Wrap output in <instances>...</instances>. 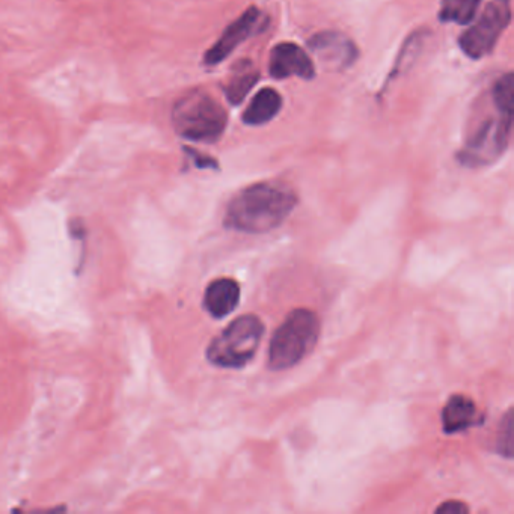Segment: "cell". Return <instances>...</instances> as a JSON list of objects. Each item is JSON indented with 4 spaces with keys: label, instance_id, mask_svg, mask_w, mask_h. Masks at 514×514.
<instances>
[{
    "label": "cell",
    "instance_id": "cell-2",
    "mask_svg": "<svg viewBox=\"0 0 514 514\" xmlns=\"http://www.w3.org/2000/svg\"><path fill=\"white\" fill-rule=\"evenodd\" d=\"M228 115L216 98L201 89L187 92L172 109V126L181 138L198 144L218 142L225 133Z\"/></svg>",
    "mask_w": 514,
    "mask_h": 514
},
{
    "label": "cell",
    "instance_id": "cell-13",
    "mask_svg": "<svg viewBox=\"0 0 514 514\" xmlns=\"http://www.w3.org/2000/svg\"><path fill=\"white\" fill-rule=\"evenodd\" d=\"M426 38V31H417L407 37L403 47H401L400 53H398L397 59H395L394 68H392L391 73H389L385 85H388L391 80L403 76L404 73H407V70H410V67L415 64L418 56H420L424 43H426Z\"/></svg>",
    "mask_w": 514,
    "mask_h": 514
},
{
    "label": "cell",
    "instance_id": "cell-1",
    "mask_svg": "<svg viewBox=\"0 0 514 514\" xmlns=\"http://www.w3.org/2000/svg\"><path fill=\"white\" fill-rule=\"evenodd\" d=\"M296 205V193L285 184H252L231 199L224 224L240 233H269L284 224Z\"/></svg>",
    "mask_w": 514,
    "mask_h": 514
},
{
    "label": "cell",
    "instance_id": "cell-4",
    "mask_svg": "<svg viewBox=\"0 0 514 514\" xmlns=\"http://www.w3.org/2000/svg\"><path fill=\"white\" fill-rule=\"evenodd\" d=\"M264 323L254 314L231 322L207 349V359L219 368H243L252 361L263 340Z\"/></svg>",
    "mask_w": 514,
    "mask_h": 514
},
{
    "label": "cell",
    "instance_id": "cell-14",
    "mask_svg": "<svg viewBox=\"0 0 514 514\" xmlns=\"http://www.w3.org/2000/svg\"><path fill=\"white\" fill-rule=\"evenodd\" d=\"M257 82V71L252 68L248 61H243V64H240L237 68L236 73L231 76L228 85L225 86V95H227L231 105H240Z\"/></svg>",
    "mask_w": 514,
    "mask_h": 514
},
{
    "label": "cell",
    "instance_id": "cell-6",
    "mask_svg": "<svg viewBox=\"0 0 514 514\" xmlns=\"http://www.w3.org/2000/svg\"><path fill=\"white\" fill-rule=\"evenodd\" d=\"M510 23V0H492L477 23L460 35V49L471 59L486 58L493 52L502 32Z\"/></svg>",
    "mask_w": 514,
    "mask_h": 514
},
{
    "label": "cell",
    "instance_id": "cell-17",
    "mask_svg": "<svg viewBox=\"0 0 514 514\" xmlns=\"http://www.w3.org/2000/svg\"><path fill=\"white\" fill-rule=\"evenodd\" d=\"M186 153L192 157L196 168H218V163H216V160L212 159V157L204 156V154L199 153V151L190 150V148H186Z\"/></svg>",
    "mask_w": 514,
    "mask_h": 514
},
{
    "label": "cell",
    "instance_id": "cell-18",
    "mask_svg": "<svg viewBox=\"0 0 514 514\" xmlns=\"http://www.w3.org/2000/svg\"><path fill=\"white\" fill-rule=\"evenodd\" d=\"M468 505L460 501H447L436 508V513L439 514H463L468 513Z\"/></svg>",
    "mask_w": 514,
    "mask_h": 514
},
{
    "label": "cell",
    "instance_id": "cell-12",
    "mask_svg": "<svg viewBox=\"0 0 514 514\" xmlns=\"http://www.w3.org/2000/svg\"><path fill=\"white\" fill-rule=\"evenodd\" d=\"M282 109V95L276 89L263 88L257 92L246 111L243 123L246 126H264L270 123Z\"/></svg>",
    "mask_w": 514,
    "mask_h": 514
},
{
    "label": "cell",
    "instance_id": "cell-11",
    "mask_svg": "<svg viewBox=\"0 0 514 514\" xmlns=\"http://www.w3.org/2000/svg\"><path fill=\"white\" fill-rule=\"evenodd\" d=\"M240 302V285L233 278H219L210 282L205 290L204 306L210 316L224 319L230 316Z\"/></svg>",
    "mask_w": 514,
    "mask_h": 514
},
{
    "label": "cell",
    "instance_id": "cell-3",
    "mask_svg": "<svg viewBox=\"0 0 514 514\" xmlns=\"http://www.w3.org/2000/svg\"><path fill=\"white\" fill-rule=\"evenodd\" d=\"M320 337V319L314 311L299 308L276 329L269 347V367L288 370L305 358Z\"/></svg>",
    "mask_w": 514,
    "mask_h": 514
},
{
    "label": "cell",
    "instance_id": "cell-16",
    "mask_svg": "<svg viewBox=\"0 0 514 514\" xmlns=\"http://www.w3.org/2000/svg\"><path fill=\"white\" fill-rule=\"evenodd\" d=\"M498 453L501 456L511 459L513 457V418H511V409H508L507 415L502 418V426L499 429L498 441Z\"/></svg>",
    "mask_w": 514,
    "mask_h": 514
},
{
    "label": "cell",
    "instance_id": "cell-8",
    "mask_svg": "<svg viewBox=\"0 0 514 514\" xmlns=\"http://www.w3.org/2000/svg\"><path fill=\"white\" fill-rule=\"evenodd\" d=\"M261 19H263V14H261L257 7L248 8L239 19L234 20L222 32L219 40L207 50L204 56V64L215 67V65H219L225 59L230 58L240 44L245 43L251 35L258 31Z\"/></svg>",
    "mask_w": 514,
    "mask_h": 514
},
{
    "label": "cell",
    "instance_id": "cell-7",
    "mask_svg": "<svg viewBox=\"0 0 514 514\" xmlns=\"http://www.w3.org/2000/svg\"><path fill=\"white\" fill-rule=\"evenodd\" d=\"M311 53L331 71H344L359 58V49L347 35L337 31H323L308 41Z\"/></svg>",
    "mask_w": 514,
    "mask_h": 514
},
{
    "label": "cell",
    "instance_id": "cell-9",
    "mask_svg": "<svg viewBox=\"0 0 514 514\" xmlns=\"http://www.w3.org/2000/svg\"><path fill=\"white\" fill-rule=\"evenodd\" d=\"M269 73L273 79L299 77L311 80L316 76V65L310 55L294 43H279L270 52Z\"/></svg>",
    "mask_w": 514,
    "mask_h": 514
},
{
    "label": "cell",
    "instance_id": "cell-10",
    "mask_svg": "<svg viewBox=\"0 0 514 514\" xmlns=\"http://www.w3.org/2000/svg\"><path fill=\"white\" fill-rule=\"evenodd\" d=\"M483 423L477 404L472 398L462 394H454L442 410V426L448 435L465 432L471 427Z\"/></svg>",
    "mask_w": 514,
    "mask_h": 514
},
{
    "label": "cell",
    "instance_id": "cell-5",
    "mask_svg": "<svg viewBox=\"0 0 514 514\" xmlns=\"http://www.w3.org/2000/svg\"><path fill=\"white\" fill-rule=\"evenodd\" d=\"M513 129V112L496 109L495 117L486 118L469 135L457 160L466 168H484L495 163L508 148Z\"/></svg>",
    "mask_w": 514,
    "mask_h": 514
},
{
    "label": "cell",
    "instance_id": "cell-15",
    "mask_svg": "<svg viewBox=\"0 0 514 514\" xmlns=\"http://www.w3.org/2000/svg\"><path fill=\"white\" fill-rule=\"evenodd\" d=\"M481 0H442L439 20L466 26L477 16Z\"/></svg>",
    "mask_w": 514,
    "mask_h": 514
}]
</instances>
